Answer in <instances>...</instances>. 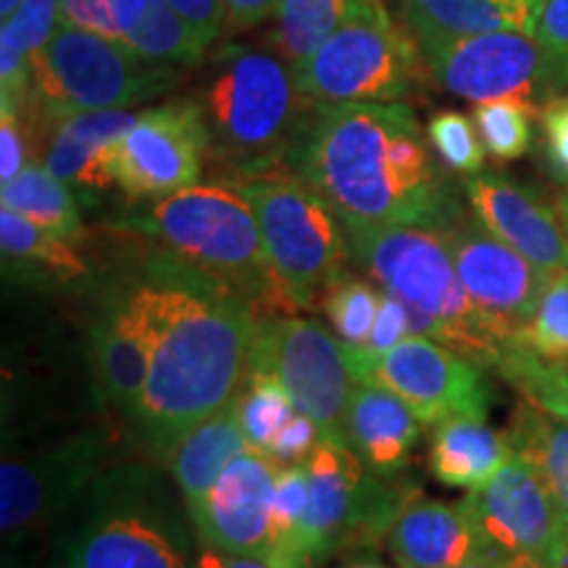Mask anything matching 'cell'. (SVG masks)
Returning a JSON list of instances; mask_svg holds the SVG:
<instances>
[{"label":"cell","mask_w":568,"mask_h":568,"mask_svg":"<svg viewBox=\"0 0 568 568\" xmlns=\"http://www.w3.org/2000/svg\"><path fill=\"white\" fill-rule=\"evenodd\" d=\"M126 295L151 353L138 429L169 460L184 435L243 393L264 318L230 284L174 255L153 261Z\"/></svg>","instance_id":"cell-1"},{"label":"cell","mask_w":568,"mask_h":568,"mask_svg":"<svg viewBox=\"0 0 568 568\" xmlns=\"http://www.w3.org/2000/svg\"><path fill=\"white\" fill-rule=\"evenodd\" d=\"M426 140L403 103L318 105L293 174L329 203L345 230L397 224L445 230L460 209Z\"/></svg>","instance_id":"cell-2"},{"label":"cell","mask_w":568,"mask_h":568,"mask_svg":"<svg viewBox=\"0 0 568 568\" xmlns=\"http://www.w3.org/2000/svg\"><path fill=\"white\" fill-rule=\"evenodd\" d=\"M195 103L209 132V155L240 184L282 174V166L293 172L318 111L280 53L237 42L213 55Z\"/></svg>","instance_id":"cell-3"},{"label":"cell","mask_w":568,"mask_h":568,"mask_svg":"<svg viewBox=\"0 0 568 568\" xmlns=\"http://www.w3.org/2000/svg\"><path fill=\"white\" fill-rule=\"evenodd\" d=\"M345 232L353 264L406 305L410 335L435 339L481 368H497L514 339L466 295L443 230L397 224Z\"/></svg>","instance_id":"cell-4"},{"label":"cell","mask_w":568,"mask_h":568,"mask_svg":"<svg viewBox=\"0 0 568 568\" xmlns=\"http://www.w3.org/2000/svg\"><path fill=\"white\" fill-rule=\"evenodd\" d=\"M130 226L182 264L230 284L261 318L295 314L266 255L253 205L240 187L195 184L155 201Z\"/></svg>","instance_id":"cell-5"},{"label":"cell","mask_w":568,"mask_h":568,"mask_svg":"<svg viewBox=\"0 0 568 568\" xmlns=\"http://www.w3.org/2000/svg\"><path fill=\"white\" fill-rule=\"evenodd\" d=\"M176 71L140 59L124 42L59 27L32 55L27 122L55 126L71 113L124 111L172 88Z\"/></svg>","instance_id":"cell-6"},{"label":"cell","mask_w":568,"mask_h":568,"mask_svg":"<svg viewBox=\"0 0 568 568\" xmlns=\"http://www.w3.org/2000/svg\"><path fill=\"white\" fill-rule=\"evenodd\" d=\"M237 187L253 205L268 261L295 311L324 308L351 261L337 213L295 174L261 176Z\"/></svg>","instance_id":"cell-7"},{"label":"cell","mask_w":568,"mask_h":568,"mask_svg":"<svg viewBox=\"0 0 568 568\" xmlns=\"http://www.w3.org/2000/svg\"><path fill=\"white\" fill-rule=\"evenodd\" d=\"M424 55L382 0H353L335 34L295 69L316 105L393 103L422 77Z\"/></svg>","instance_id":"cell-8"},{"label":"cell","mask_w":568,"mask_h":568,"mask_svg":"<svg viewBox=\"0 0 568 568\" xmlns=\"http://www.w3.org/2000/svg\"><path fill=\"white\" fill-rule=\"evenodd\" d=\"M251 372L280 382L297 414L316 424L322 439L347 445L345 416L355 376L345 343L324 324L305 316L264 318L255 332Z\"/></svg>","instance_id":"cell-9"},{"label":"cell","mask_w":568,"mask_h":568,"mask_svg":"<svg viewBox=\"0 0 568 568\" xmlns=\"http://www.w3.org/2000/svg\"><path fill=\"white\" fill-rule=\"evenodd\" d=\"M347 364L355 382L395 393L424 426L458 416L487 418L493 403V385L485 368L435 339L414 335L382 355L347 347Z\"/></svg>","instance_id":"cell-10"},{"label":"cell","mask_w":568,"mask_h":568,"mask_svg":"<svg viewBox=\"0 0 568 568\" xmlns=\"http://www.w3.org/2000/svg\"><path fill=\"white\" fill-rule=\"evenodd\" d=\"M303 468L308 477L305 552L311 566L353 539L368 542L382 529L389 531L410 497L382 487L351 447L329 439H318Z\"/></svg>","instance_id":"cell-11"},{"label":"cell","mask_w":568,"mask_h":568,"mask_svg":"<svg viewBox=\"0 0 568 568\" xmlns=\"http://www.w3.org/2000/svg\"><path fill=\"white\" fill-rule=\"evenodd\" d=\"M439 88L471 103L514 101L537 113L556 98L545 53L527 32H485L418 48Z\"/></svg>","instance_id":"cell-12"},{"label":"cell","mask_w":568,"mask_h":568,"mask_svg":"<svg viewBox=\"0 0 568 568\" xmlns=\"http://www.w3.org/2000/svg\"><path fill=\"white\" fill-rule=\"evenodd\" d=\"M489 548L529 556L545 568H568V521L539 471L518 453L460 500Z\"/></svg>","instance_id":"cell-13"},{"label":"cell","mask_w":568,"mask_h":568,"mask_svg":"<svg viewBox=\"0 0 568 568\" xmlns=\"http://www.w3.org/2000/svg\"><path fill=\"white\" fill-rule=\"evenodd\" d=\"M209 153L201 109L184 98L138 113L111 153V176L130 201H161L195 187Z\"/></svg>","instance_id":"cell-14"},{"label":"cell","mask_w":568,"mask_h":568,"mask_svg":"<svg viewBox=\"0 0 568 568\" xmlns=\"http://www.w3.org/2000/svg\"><path fill=\"white\" fill-rule=\"evenodd\" d=\"M443 232L466 295L503 335L518 343L521 329L537 314L552 274L497 240L479 219L471 222L458 213Z\"/></svg>","instance_id":"cell-15"},{"label":"cell","mask_w":568,"mask_h":568,"mask_svg":"<svg viewBox=\"0 0 568 568\" xmlns=\"http://www.w3.org/2000/svg\"><path fill=\"white\" fill-rule=\"evenodd\" d=\"M67 568H193L180 527L132 493H113L84 518L67 548Z\"/></svg>","instance_id":"cell-16"},{"label":"cell","mask_w":568,"mask_h":568,"mask_svg":"<svg viewBox=\"0 0 568 568\" xmlns=\"http://www.w3.org/2000/svg\"><path fill=\"white\" fill-rule=\"evenodd\" d=\"M105 464V443L80 435L30 458L3 460L0 468V521L6 535L34 529L71 506L95 481Z\"/></svg>","instance_id":"cell-17"},{"label":"cell","mask_w":568,"mask_h":568,"mask_svg":"<svg viewBox=\"0 0 568 568\" xmlns=\"http://www.w3.org/2000/svg\"><path fill=\"white\" fill-rule=\"evenodd\" d=\"M280 468L282 464L255 447H247L226 466L209 503L193 518L203 548L268 560Z\"/></svg>","instance_id":"cell-18"},{"label":"cell","mask_w":568,"mask_h":568,"mask_svg":"<svg viewBox=\"0 0 568 568\" xmlns=\"http://www.w3.org/2000/svg\"><path fill=\"white\" fill-rule=\"evenodd\" d=\"M464 193L474 216L516 253L548 274L568 272V234L556 211L531 190L503 174L466 176Z\"/></svg>","instance_id":"cell-19"},{"label":"cell","mask_w":568,"mask_h":568,"mask_svg":"<svg viewBox=\"0 0 568 568\" xmlns=\"http://www.w3.org/2000/svg\"><path fill=\"white\" fill-rule=\"evenodd\" d=\"M397 568H458L489 545L466 508L414 493L387 531Z\"/></svg>","instance_id":"cell-20"},{"label":"cell","mask_w":568,"mask_h":568,"mask_svg":"<svg viewBox=\"0 0 568 568\" xmlns=\"http://www.w3.org/2000/svg\"><path fill=\"white\" fill-rule=\"evenodd\" d=\"M138 122L130 111H84L71 113L53 126L48 140L45 166L82 203H95L113 187L111 153Z\"/></svg>","instance_id":"cell-21"},{"label":"cell","mask_w":568,"mask_h":568,"mask_svg":"<svg viewBox=\"0 0 568 568\" xmlns=\"http://www.w3.org/2000/svg\"><path fill=\"white\" fill-rule=\"evenodd\" d=\"M148 368L151 353L145 326L130 295H122L105 308L101 322L92 329V374L98 393L134 424L145 395Z\"/></svg>","instance_id":"cell-22"},{"label":"cell","mask_w":568,"mask_h":568,"mask_svg":"<svg viewBox=\"0 0 568 568\" xmlns=\"http://www.w3.org/2000/svg\"><path fill=\"white\" fill-rule=\"evenodd\" d=\"M422 422L406 400L379 385L355 382L345 416L347 447L376 477H395L422 437Z\"/></svg>","instance_id":"cell-23"},{"label":"cell","mask_w":568,"mask_h":568,"mask_svg":"<svg viewBox=\"0 0 568 568\" xmlns=\"http://www.w3.org/2000/svg\"><path fill=\"white\" fill-rule=\"evenodd\" d=\"M247 447L251 443H247L243 422H240L237 397L180 439V445L169 456V466H172L190 521L209 503L213 487L222 479L226 466L237 456H243Z\"/></svg>","instance_id":"cell-24"},{"label":"cell","mask_w":568,"mask_h":568,"mask_svg":"<svg viewBox=\"0 0 568 568\" xmlns=\"http://www.w3.org/2000/svg\"><path fill=\"white\" fill-rule=\"evenodd\" d=\"M406 30L418 48L485 32L531 34L535 6L506 0H400Z\"/></svg>","instance_id":"cell-25"},{"label":"cell","mask_w":568,"mask_h":568,"mask_svg":"<svg viewBox=\"0 0 568 568\" xmlns=\"http://www.w3.org/2000/svg\"><path fill=\"white\" fill-rule=\"evenodd\" d=\"M514 456L506 432L487 426V418L458 416L435 426L432 474L445 487L479 489Z\"/></svg>","instance_id":"cell-26"},{"label":"cell","mask_w":568,"mask_h":568,"mask_svg":"<svg viewBox=\"0 0 568 568\" xmlns=\"http://www.w3.org/2000/svg\"><path fill=\"white\" fill-rule=\"evenodd\" d=\"M126 48L166 69L195 67L205 48L169 0H113Z\"/></svg>","instance_id":"cell-27"},{"label":"cell","mask_w":568,"mask_h":568,"mask_svg":"<svg viewBox=\"0 0 568 568\" xmlns=\"http://www.w3.org/2000/svg\"><path fill=\"white\" fill-rule=\"evenodd\" d=\"M0 203L19 216L30 219L42 230L77 243L82 240V211L69 184L48 172L45 163L30 161L17 180L6 182L0 190Z\"/></svg>","instance_id":"cell-28"},{"label":"cell","mask_w":568,"mask_h":568,"mask_svg":"<svg viewBox=\"0 0 568 568\" xmlns=\"http://www.w3.org/2000/svg\"><path fill=\"white\" fill-rule=\"evenodd\" d=\"M506 437L514 453L537 468L568 521V424L521 400L510 416Z\"/></svg>","instance_id":"cell-29"},{"label":"cell","mask_w":568,"mask_h":568,"mask_svg":"<svg viewBox=\"0 0 568 568\" xmlns=\"http://www.w3.org/2000/svg\"><path fill=\"white\" fill-rule=\"evenodd\" d=\"M353 0H280L272 42L276 53L297 69L335 34Z\"/></svg>","instance_id":"cell-30"},{"label":"cell","mask_w":568,"mask_h":568,"mask_svg":"<svg viewBox=\"0 0 568 568\" xmlns=\"http://www.w3.org/2000/svg\"><path fill=\"white\" fill-rule=\"evenodd\" d=\"M0 247H3L6 261L30 268L38 266L53 280H77L88 274V266L74 251V243L42 230L9 209H0Z\"/></svg>","instance_id":"cell-31"},{"label":"cell","mask_w":568,"mask_h":568,"mask_svg":"<svg viewBox=\"0 0 568 568\" xmlns=\"http://www.w3.org/2000/svg\"><path fill=\"white\" fill-rule=\"evenodd\" d=\"M524 400L568 424V361H550L514 343L495 368Z\"/></svg>","instance_id":"cell-32"},{"label":"cell","mask_w":568,"mask_h":568,"mask_svg":"<svg viewBox=\"0 0 568 568\" xmlns=\"http://www.w3.org/2000/svg\"><path fill=\"white\" fill-rule=\"evenodd\" d=\"M237 408H240V422L247 435V443L255 450L266 453L274 445V439L280 432L293 422L297 414L290 395L284 393L280 382L272 379L268 374L251 372L247 376L243 393L237 395Z\"/></svg>","instance_id":"cell-33"},{"label":"cell","mask_w":568,"mask_h":568,"mask_svg":"<svg viewBox=\"0 0 568 568\" xmlns=\"http://www.w3.org/2000/svg\"><path fill=\"white\" fill-rule=\"evenodd\" d=\"M382 290L358 276H345L343 282L326 295L324 314L329 316L337 337L347 347H364L372 337L376 314H379Z\"/></svg>","instance_id":"cell-34"},{"label":"cell","mask_w":568,"mask_h":568,"mask_svg":"<svg viewBox=\"0 0 568 568\" xmlns=\"http://www.w3.org/2000/svg\"><path fill=\"white\" fill-rule=\"evenodd\" d=\"M531 116L535 111L514 101L479 103L474 109L485 151L497 161H516L531 151Z\"/></svg>","instance_id":"cell-35"},{"label":"cell","mask_w":568,"mask_h":568,"mask_svg":"<svg viewBox=\"0 0 568 568\" xmlns=\"http://www.w3.org/2000/svg\"><path fill=\"white\" fill-rule=\"evenodd\" d=\"M518 343L550 361H568V272L552 274L537 314L524 326Z\"/></svg>","instance_id":"cell-36"},{"label":"cell","mask_w":568,"mask_h":568,"mask_svg":"<svg viewBox=\"0 0 568 568\" xmlns=\"http://www.w3.org/2000/svg\"><path fill=\"white\" fill-rule=\"evenodd\" d=\"M426 138L435 153L453 172L479 174L485 166V142H481L474 119L458 111H437L426 126Z\"/></svg>","instance_id":"cell-37"},{"label":"cell","mask_w":568,"mask_h":568,"mask_svg":"<svg viewBox=\"0 0 568 568\" xmlns=\"http://www.w3.org/2000/svg\"><path fill=\"white\" fill-rule=\"evenodd\" d=\"M61 24V0H21L11 19L0 27V45L32 55L48 45Z\"/></svg>","instance_id":"cell-38"},{"label":"cell","mask_w":568,"mask_h":568,"mask_svg":"<svg viewBox=\"0 0 568 568\" xmlns=\"http://www.w3.org/2000/svg\"><path fill=\"white\" fill-rule=\"evenodd\" d=\"M531 38L545 53L552 92L568 88V0H539L531 21Z\"/></svg>","instance_id":"cell-39"},{"label":"cell","mask_w":568,"mask_h":568,"mask_svg":"<svg viewBox=\"0 0 568 568\" xmlns=\"http://www.w3.org/2000/svg\"><path fill=\"white\" fill-rule=\"evenodd\" d=\"M24 109L0 101V182H11L24 172L30 140L24 138Z\"/></svg>","instance_id":"cell-40"},{"label":"cell","mask_w":568,"mask_h":568,"mask_svg":"<svg viewBox=\"0 0 568 568\" xmlns=\"http://www.w3.org/2000/svg\"><path fill=\"white\" fill-rule=\"evenodd\" d=\"M61 27H74V30L101 34L105 40L124 42L113 0H61Z\"/></svg>","instance_id":"cell-41"},{"label":"cell","mask_w":568,"mask_h":568,"mask_svg":"<svg viewBox=\"0 0 568 568\" xmlns=\"http://www.w3.org/2000/svg\"><path fill=\"white\" fill-rule=\"evenodd\" d=\"M408 337H414V335H410L406 305L397 301L395 295H389L382 290L379 314H376L372 337H368V343L364 347H355V351H361L366 355H382V353L393 351L395 345H400L403 339H408Z\"/></svg>","instance_id":"cell-42"},{"label":"cell","mask_w":568,"mask_h":568,"mask_svg":"<svg viewBox=\"0 0 568 568\" xmlns=\"http://www.w3.org/2000/svg\"><path fill=\"white\" fill-rule=\"evenodd\" d=\"M552 174L568 182V95L552 98L539 109Z\"/></svg>","instance_id":"cell-43"},{"label":"cell","mask_w":568,"mask_h":568,"mask_svg":"<svg viewBox=\"0 0 568 568\" xmlns=\"http://www.w3.org/2000/svg\"><path fill=\"white\" fill-rule=\"evenodd\" d=\"M203 48L216 42L226 27L224 0H169Z\"/></svg>","instance_id":"cell-44"},{"label":"cell","mask_w":568,"mask_h":568,"mask_svg":"<svg viewBox=\"0 0 568 568\" xmlns=\"http://www.w3.org/2000/svg\"><path fill=\"white\" fill-rule=\"evenodd\" d=\"M318 439H322V435H318L316 424L303 414H295L293 422L284 426L280 435H276L274 445L268 447V456L282 466L303 464L311 456Z\"/></svg>","instance_id":"cell-45"},{"label":"cell","mask_w":568,"mask_h":568,"mask_svg":"<svg viewBox=\"0 0 568 568\" xmlns=\"http://www.w3.org/2000/svg\"><path fill=\"white\" fill-rule=\"evenodd\" d=\"M226 6V27L234 32L251 30L261 21L272 17L280 0H224Z\"/></svg>","instance_id":"cell-46"},{"label":"cell","mask_w":568,"mask_h":568,"mask_svg":"<svg viewBox=\"0 0 568 568\" xmlns=\"http://www.w3.org/2000/svg\"><path fill=\"white\" fill-rule=\"evenodd\" d=\"M197 568H274V566L264 558L234 556V552L203 548L201 556H197Z\"/></svg>","instance_id":"cell-47"},{"label":"cell","mask_w":568,"mask_h":568,"mask_svg":"<svg viewBox=\"0 0 568 568\" xmlns=\"http://www.w3.org/2000/svg\"><path fill=\"white\" fill-rule=\"evenodd\" d=\"M503 552H497L495 548H487L485 552H479L477 558H471L468 564L458 566V568H500L503 566Z\"/></svg>","instance_id":"cell-48"},{"label":"cell","mask_w":568,"mask_h":568,"mask_svg":"<svg viewBox=\"0 0 568 568\" xmlns=\"http://www.w3.org/2000/svg\"><path fill=\"white\" fill-rule=\"evenodd\" d=\"M500 568H545V566L529 556H506L503 558Z\"/></svg>","instance_id":"cell-49"},{"label":"cell","mask_w":568,"mask_h":568,"mask_svg":"<svg viewBox=\"0 0 568 568\" xmlns=\"http://www.w3.org/2000/svg\"><path fill=\"white\" fill-rule=\"evenodd\" d=\"M558 216H560V224H564V230L568 234V187L564 190V193L558 195Z\"/></svg>","instance_id":"cell-50"},{"label":"cell","mask_w":568,"mask_h":568,"mask_svg":"<svg viewBox=\"0 0 568 568\" xmlns=\"http://www.w3.org/2000/svg\"><path fill=\"white\" fill-rule=\"evenodd\" d=\"M19 6H21V0H0V17H3V21L11 19L13 13H17Z\"/></svg>","instance_id":"cell-51"},{"label":"cell","mask_w":568,"mask_h":568,"mask_svg":"<svg viewBox=\"0 0 568 568\" xmlns=\"http://www.w3.org/2000/svg\"><path fill=\"white\" fill-rule=\"evenodd\" d=\"M351 568H385V566L374 564V560H361V564H353Z\"/></svg>","instance_id":"cell-52"},{"label":"cell","mask_w":568,"mask_h":568,"mask_svg":"<svg viewBox=\"0 0 568 568\" xmlns=\"http://www.w3.org/2000/svg\"><path fill=\"white\" fill-rule=\"evenodd\" d=\"M506 3H529V6H535V9H537L539 0H506Z\"/></svg>","instance_id":"cell-53"}]
</instances>
